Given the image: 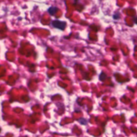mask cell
<instances>
[{
    "mask_svg": "<svg viewBox=\"0 0 137 137\" xmlns=\"http://www.w3.org/2000/svg\"><path fill=\"white\" fill-rule=\"evenodd\" d=\"M52 26L55 28L59 29V30L62 31H64L65 30L66 26V23L65 21L58 20H53L52 21Z\"/></svg>",
    "mask_w": 137,
    "mask_h": 137,
    "instance_id": "cell-1",
    "label": "cell"
},
{
    "mask_svg": "<svg viewBox=\"0 0 137 137\" xmlns=\"http://www.w3.org/2000/svg\"><path fill=\"white\" fill-rule=\"evenodd\" d=\"M58 10V8L55 7H51L48 10V12L50 15L53 16L55 13L57 12V11Z\"/></svg>",
    "mask_w": 137,
    "mask_h": 137,
    "instance_id": "cell-2",
    "label": "cell"
}]
</instances>
